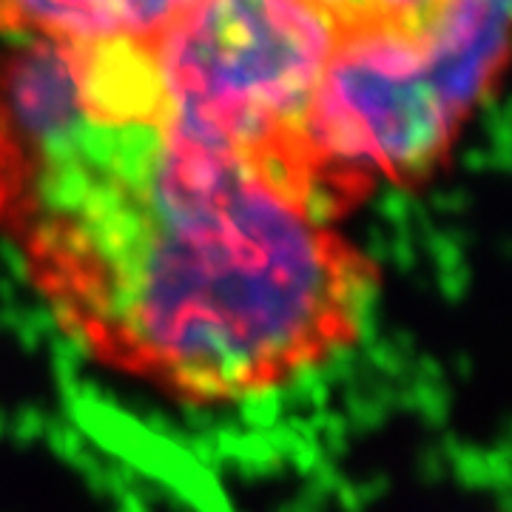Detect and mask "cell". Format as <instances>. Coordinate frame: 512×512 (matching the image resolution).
<instances>
[{"mask_svg":"<svg viewBox=\"0 0 512 512\" xmlns=\"http://www.w3.org/2000/svg\"><path fill=\"white\" fill-rule=\"evenodd\" d=\"M15 157L6 222L29 276L109 370L185 402H242L359 336L376 268L254 171L94 120Z\"/></svg>","mask_w":512,"mask_h":512,"instance_id":"obj_1","label":"cell"},{"mask_svg":"<svg viewBox=\"0 0 512 512\" xmlns=\"http://www.w3.org/2000/svg\"><path fill=\"white\" fill-rule=\"evenodd\" d=\"M342 29L308 0H200L154 46L157 131L242 165L336 222L305 160V120Z\"/></svg>","mask_w":512,"mask_h":512,"instance_id":"obj_2","label":"cell"},{"mask_svg":"<svg viewBox=\"0 0 512 512\" xmlns=\"http://www.w3.org/2000/svg\"><path fill=\"white\" fill-rule=\"evenodd\" d=\"M200 0H0V32L12 40L154 46Z\"/></svg>","mask_w":512,"mask_h":512,"instance_id":"obj_3","label":"cell"},{"mask_svg":"<svg viewBox=\"0 0 512 512\" xmlns=\"http://www.w3.org/2000/svg\"><path fill=\"white\" fill-rule=\"evenodd\" d=\"M339 23L342 32L365 26L424 29L439 12L441 0H308Z\"/></svg>","mask_w":512,"mask_h":512,"instance_id":"obj_4","label":"cell"},{"mask_svg":"<svg viewBox=\"0 0 512 512\" xmlns=\"http://www.w3.org/2000/svg\"><path fill=\"white\" fill-rule=\"evenodd\" d=\"M20 180V165L15 151L9 148V143L3 140L0 134V222H6V214H9V205H12V197L18 191Z\"/></svg>","mask_w":512,"mask_h":512,"instance_id":"obj_5","label":"cell"}]
</instances>
